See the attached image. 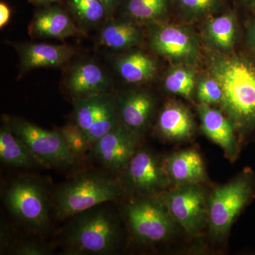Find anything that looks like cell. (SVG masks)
<instances>
[{
    "label": "cell",
    "mask_w": 255,
    "mask_h": 255,
    "mask_svg": "<svg viewBox=\"0 0 255 255\" xmlns=\"http://www.w3.org/2000/svg\"><path fill=\"white\" fill-rule=\"evenodd\" d=\"M211 77L222 89L220 105L241 133L255 128V60L246 55H216L210 63Z\"/></svg>",
    "instance_id": "cell-1"
},
{
    "label": "cell",
    "mask_w": 255,
    "mask_h": 255,
    "mask_svg": "<svg viewBox=\"0 0 255 255\" xmlns=\"http://www.w3.org/2000/svg\"><path fill=\"white\" fill-rule=\"evenodd\" d=\"M58 243L70 255H107L118 252L124 241L120 216L107 203L69 218Z\"/></svg>",
    "instance_id": "cell-2"
},
{
    "label": "cell",
    "mask_w": 255,
    "mask_h": 255,
    "mask_svg": "<svg viewBox=\"0 0 255 255\" xmlns=\"http://www.w3.org/2000/svg\"><path fill=\"white\" fill-rule=\"evenodd\" d=\"M125 196L119 178L105 170L77 172L53 191L52 213L58 221Z\"/></svg>",
    "instance_id": "cell-3"
},
{
    "label": "cell",
    "mask_w": 255,
    "mask_h": 255,
    "mask_svg": "<svg viewBox=\"0 0 255 255\" xmlns=\"http://www.w3.org/2000/svg\"><path fill=\"white\" fill-rule=\"evenodd\" d=\"M53 191L47 178L36 175L10 177L1 185V196L8 212L30 232L42 235L51 225Z\"/></svg>",
    "instance_id": "cell-4"
},
{
    "label": "cell",
    "mask_w": 255,
    "mask_h": 255,
    "mask_svg": "<svg viewBox=\"0 0 255 255\" xmlns=\"http://www.w3.org/2000/svg\"><path fill=\"white\" fill-rule=\"evenodd\" d=\"M122 212L132 238L138 244L163 243L177 231V223L157 196L132 197Z\"/></svg>",
    "instance_id": "cell-5"
},
{
    "label": "cell",
    "mask_w": 255,
    "mask_h": 255,
    "mask_svg": "<svg viewBox=\"0 0 255 255\" xmlns=\"http://www.w3.org/2000/svg\"><path fill=\"white\" fill-rule=\"evenodd\" d=\"M255 190L254 174L247 171L213 191L208 199V224L214 238L221 240L227 236Z\"/></svg>",
    "instance_id": "cell-6"
},
{
    "label": "cell",
    "mask_w": 255,
    "mask_h": 255,
    "mask_svg": "<svg viewBox=\"0 0 255 255\" xmlns=\"http://www.w3.org/2000/svg\"><path fill=\"white\" fill-rule=\"evenodd\" d=\"M5 123L46 168L66 169L79 160L58 130H48L25 119L7 117Z\"/></svg>",
    "instance_id": "cell-7"
},
{
    "label": "cell",
    "mask_w": 255,
    "mask_h": 255,
    "mask_svg": "<svg viewBox=\"0 0 255 255\" xmlns=\"http://www.w3.org/2000/svg\"><path fill=\"white\" fill-rule=\"evenodd\" d=\"M118 178L125 195L132 197L157 196L172 185L163 162L145 147L137 149Z\"/></svg>",
    "instance_id": "cell-8"
},
{
    "label": "cell",
    "mask_w": 255,
    "mask_h": 255,
    "mask_svg": "<svg viewBox=\"0 0 255 255\" xmlns=\"http://www.w3.org/2000/svg\"><path fill=\"white\" fill-rule=\"evenodd\" d=\"M178 226L191 236L208 224V199L199 184H182L157 196Z\"/></svg>",
    "instance_id": "cell-9"
},
{
    "label": "cell",
    "mask_w": 255,
    "mask_h": 255,
    "mask_svg": "<svg viewBox=\"0 0 255 255\" xmlns=\"http://www.w3.org/2000/svg\"><path fill=\"white\" fill-rule=\"evenodd\" d=\"M140 139V135L119 123L92 145L89 156L104 170L119 177L139 148Z\"/></svg>",
    "instance_id": "cell-10"
},
{
    "label": "cell",
    "mask_w": 255,
    "mask_h": 255,
    "mask_svg": "<svg viewBox=\"0 0 255 255\" xmlns=\"http://www.w3.org/2000/svg\"><path fill=\"white\" fill-rule=\"evenodd\" d=\"M74 122L86 135L91 147L119 124L115 100L107 94L75 101Z\"/></svg>",
    "instance_id": "cell-11"
},
{
    "label": "cell",
    "mask_w": 255,
    "mask_h": 255,
    "mask_svg": "<svg viewBox=\"0 0 255 255\" xmlns=\"http://www.w3.org/2000/svg\"><path fill=\"white\" fill-rule=\"evenodd\" d=\"M151 48L167 58L194 63L199 55V46L195 36L187 28L175 25L157 26L150 36Z\"/></svg>",
    "instance_id": "cell-12"
},
{
    "label": "cell",
    "mask_w": 255,
    "mask_h": 255,
    "mask_svg": "<svg viewBox=\"0 0 255 255\" xmlns=\"http://www.w3.org/2000/svg\"><path fill=\"white\" fill-rule=\"evenodd\" d=\"M198 112L203 133L220 146L230 160L237 158L239 143L236 135V127L231 119L210 105L200 104Z\"/></svg>",
    "instance_id": "cell-13"
},
{
    "label": "cell",
    "mask_w": 255,
    "mask_h": 255,
    "mask_svg": "<svg viewBox=\"0 0 255 255\" xmlns=\"http://www.w3.org/2000/svg\"><path fill=\"white\" fill-rule=\"evenodd\" d=\"M115 102L120 123L141 135L147 130L155 110L152 96L145 92H128Z\"/></svg>",
    "instance_id": "cell-14"
},
{
    "label": "cell",
    "mask_w": 255,
    "mask_h": 255,
    "mask_svg": "<svg viewBox=\"0 0 255 255\" xmlns=\"http://www.w3.org/2000/svg\"><path fill=\"white\" fill-rule=\"evenodd\" d=\"M172 184H200L206 179L205 165L197 150L187 149L174 152L163 160Z\"/></svg>",
    "instance_id": "cell-15"
},
{
    "label": "cell",
    "mask_w": 255,
    "mask_h": 255,
    "mask_svg": "<svg viewBox=\"0 0 255 255\" xmlns=\"http://www.w3.org/2000/svg\"><path fill=\"white\" fill-rule=\"evenodd\" d=\"M21 69L24 71L38 68L59 67L71 59L75 50L67 45L31 43L19 50Z\"/></svg>",
    "instance_id": "cell-16"
},
{
    "label": "cell",
    "mask_w": 255,
    "mask_h": 255,
    "mask_svg": "<svg viewBox=\"0 0 255 255\" xmlns=\"http://www.w3.org/2000/svg\"><path fill=\"white\" fill-rule=\"evenodd\" d=\"M157 129L159 134L167 140L185 141L194 134V119L189 111L182 104L169 102L159 114Z\"/></svg>",
    "instance_id": "cell-17"
},
{
    "label": "cell",
    "mask_w": 255,
    "mask_h": 255,
    "mask_svg": "<svg viewBox=\"0 0 255 255\" xmlns=\"http://www.w3.org/2000/svg\"><path fill=\"white\" fill-rule=\"evenodd\" d=\"M67 86L70 95L77 100L105 94L109 82L105 73L98 65L87 62L79 64L73 69Z\"/></svg>",
    "instance_id": "cell-18"
},
{
    "label": "cell",
    "mask_w": 255,
    "mask_h": 255,
    "mask_svg": "<svg viewBox=\"0 0 255 255\" xmlns=\"http://www.w3.org/2000/svg\"><path fill=\"white\" fill-rule=\"evenodd\" d=\"M28 31L31 36L38 38L65 39L76 35L78 28L65 11L51 8L37 14Z\"/></svg>",
    "instance_id": "cell-19"
},
{
    "label": "cell",
    "mask_w": 255,
    "mask_h": 255,
    "mask_svg": "<svg viewBox=\"0 0 255 255\" xmlns=\"http://www.w3.org/2000/svg\"><path fill=\"white\" fill-rule=\"evenodd\" d=\"M0 160L4 165L13 168L45 167L29 147L13 133L6 123L0 130Z\"/></svg>",
    "instance_id": "cell-20"
},
{
    "label": "cell",
    "mask_w": 255,
    "mask_h": 255,
    "mask_svg": "<svg viewBox=\"0 0 255 255\" xmlns=\"http://www.w3.org/2000/svg\"><path fill=\"white\" fill-rule=\"evenodd\" d=\"M116 65L121 77L132 84L149 81L157 71L155 60L140 51L132 52L121 57Z\"/></svg>",
    "instance_id": "cell-21"
},
{
    "label": "cell",
    "mask_w": 255,
    "mask_h": 255,
    "mask_svg": "<svg viewBox=\"0 0 255 255\" xmlns=\"http://www.w3.org/2000/svg\"><path fill=\"white\" fill-rule=\"evenodd\" d=\"M53 246L35 238L14 237L4 223L1 225L0 253L1 255H48L53 253Z\"/></svg>",
    "instance_id": "cell-22"
},
{
    "label": "cell",
    "mask_w": 255,
    "mask_h": 255,
    "mask_svg": "<svg viewBox=\"0 0 255 255\" xmlns=\"http://www.w3.org/2000/svg\"><path fill=\"white\" fill-rule=\"evenodd\" d=\"M141 39V31L133 23L116 21L109 23L101 33V43L114 50H124L135 46Z\"/></svg>",
    "instance_id": "cell-23"
},
{
    "label": "cell",
    "mask_w": 255,
    "mask_h": 255,
    "mask_svg": "<svg viewBox=\"0 0 255 255\" xmlns=\"http://www.w3.org/2000/svg\"><path fill=\"white\" fill-rule=\"evenodd\" d=\"M209 41L221 50L233 49L237 39L236 18L233 13H228L212 18L206 25Z\"/></svg>",
    "instance_id": "cell-24"
},
{
    "label": "cell",
    "mask_w": 255,
    "mask_h": 255,
    "mask_svg": "<svg viewBox=\"0 0 255 255\" xmlns=\"http://www.w3.org/2000/svg\"><path fill=\"white\" fill-rule=\"evenodd\" d=\"M195 73L187 67L179 66L172 69L164 80L166 90L170 93L190 99L195 87Z\"/></svg>",
    "instance_id": "cell-25"
},
{
    "label": "cell",
    "mask_w": 255,
    "mask_h": 255,
    "mask_svg": "<svg viewBox=\"0 0 255 255\" xmlns=\"http://www.w3.org/2000/svg\"><path fill=\"white\" fill-rule=\"evenodd\" d=\"M168 9L169 0H128L127 4L128 14L141 21L158 20Z\"/></svg>",
    "instance_id": "cell-26"
},
{
    "label": "cell",
    "mask_w": 255,
    "mask_h": 255,
    "mask_svg": "<svg viewBox=\"0 0 255 255\" xmlns=\"http://www.w3.org/2000/svg\"><path fill=\"white\" fill-rule=\"evenodd\" d=\"M70 4L76 17L86 25L100 22L107 13L100 0H70Z\"/></svg>",
    "instance_id": "cell-27"
},
{
    "label": "cell",
    "mask_w": 255,
    "mask_h": 255,
    "mask_svg": "<svg viewBox=\"0 0 255 255\" xmlns=\"http://www.w3.org/2000/svg\"><path fill=\"white\" fill-rule=\"evenodd\" d=\"M68 148L78 159L91 148V144L83 131L75 122L60 128L58 130Z\"/></svg>",
    "instance_id": "cell-28"
},
{
    "label": "cell",
    "mask_w": 255,
    "mask_h": 255,
    "mask_svg": "<svg viewBox=\"0 0 255 255\" xmlns=\"http://www.w3.org/2000/svg\"><path fill=\"white\" fill-rule=\"evenodd\" d=\"M196 94L200 104L210 106L220 103L223 96L221 85L213 77L201 79L198 83Z\"/></svg>",
    "instance_id": "cell-29"
},
{
    "label": "cell",
    "mask_w": 255,
    "mask_h": 255,
    "mask_svg": "<svg viewBox=\"0 0 255 255\" xmlns=\"http://www.w3.org/2000/svg\"><path fill=\"white\" fill-rule=\"evenodd\" d=\"M181 7L189 14L201 16L219 7L221 0H177Z\"/></svg>",
    "instance_id": "cell-30"
},
{
    "label": "cell",
    "mask_w": 255,
    "mask_h": 255,
    "mask_svg": "<svg viewBox=\"0 0 255 255\" xmlns=\"http://www.w3.org/2000/svg\"><path fill=\"white\" fill-rule=\"evenodd\" d=\"M246 44L251 56L255 60V16L249 20L246 26Z\"/></svg>",
    "instance_id": "cell-31"
},
{
    "label": "cell",
    "mask_w": 255,
    "mask_h": 255,
    "mask_svg": "<svg viewBox=\"0 0 255 255\" xmlns=\"http://www.w3.org/2000/svg\"><path fill=\"white\" fill-rule=\"evenodd\" d=\"M11 16V11L9 6L1 1L0 4V27L3 28L9 22Z\"/></svg>",
    "instance_id": "cell-32"
},
{
    "label": "cell",
    "mask_w": 255,
    "mask_h": 255,
    "mask_svg": "<svg viewBox=\"0 0 255 255\" xmlns=\"http://www.w3.org/2000/svg\"><path fill=\"white\" fill-rule=\"evenodd\" d=\"M100 1L105 6L107 11H111L114 9L118 0H100Z\"/></svg>",
    "instance_id": "cell-33"
},
{
    "label": "cell",
    "mask_w": 255,
    "mask_h": 255,
    "mask_svg": "<svg viewBox=\"0 0 255 255\" xmlns=\"http://www.w3.org/2000/svg\"><path fill=\"white\" fill-rule=\"evenodd\" d=\"M240 1L252 11L255 13V0H239Z\"/></svg>",
    "instance_id": "cell-34"
},
{
    "label": "cell",
    "mask_w": 255,
    "mask_h": 255,
    "mask_svg": "<svg viewBox=\"0 0 255 255\" xmlns=\"http://www.w3.org/2000/svg\"><path fill=\"white\" fill-rule=\"evenodd\" d=\"M34 1L40 4H49V3L55 2L58 0H34Z\"/></svg>",
    "instance_id": "cell-35"
}]
</instances>
